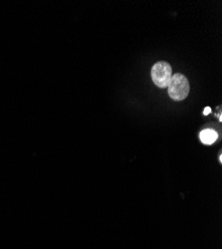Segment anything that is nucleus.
Listing matches in <instances>:
<instances>
[{
    "label": "nucleus",
    "mask_w": 222,
    "mask_h": 249,
    "mask_svg": "<svg viewBox=\"0 0 222 249\" xmlns=\"http://www.w3.org/2000/svg\"><path fill=\"white\" fill-rule=\"evenodd\" d=\"M217 138H218L217 133L212 129L204 130L199 135L200 141L203 142L205 144H212L213 142H216Z\"/></svg>",
    "instance_id": "7ed1b4c3"
},
{
    "label": "nucleus",
    "mask_w": 222,
    "mask_h": 249,
    "mask_svg": "<svg viewBox=\"0 0 222 249\" xmlns=\"http://www.w3.org/2000/svg\"><path fill=\"white\" fill-rule=\"evenodd\" d=\"M218 118H219V121L221 122L222 121V118H221V114H219V116H218Z\"/></svg>",
    "instance_id": "39448f33"
},
{
    "label": "nucleus",
    "mask_w": 222,
    "mask_h": 249,
    "mask_svg": "<svg viewBox=\"0 0 222 249\" xmlns=\"http://www.w3.org/2000/svg\"><path fill=\"white\" fill-rule=\"evenodd\" d=\"M189 82L185 75L179 73L172 75L168 86L169 95L172 100H185L189 94Z\"/></svg>",
    "instance_id": "f257e3e1"
},
{
    "label": "nucleus",
    "mask_w": 222,
    "mask_h": 249,
    "mask_svg": "<svg viewBox=\"0 0 222 249\" xmlns=\"http://www.w3.org/2000/svg\"><path fill=\"white\" fill-rule=\"evenodd\" d=\"M210 112H211V109H210V107H205V111H204V115L207 116L208 114H210Z\"/></svg>",
    "instance_id": "20e7f679"
},
{
    "label": "nucleus",
    "mask_w": 222,
    "mask_h": 249,
    "mask_svg": "<svg viewBox=\"0 0 222 249\" xmlns=\"http://www.w3.org/2000/svg\"><path fill=\"white\" fill-rule=\"evenodd\" d=\"M172 77L171 66L165 61H159L152 68V79L159 88H168Z\"/></svg>",
    "instance_id": "f03ea898"
}]
</instances>
